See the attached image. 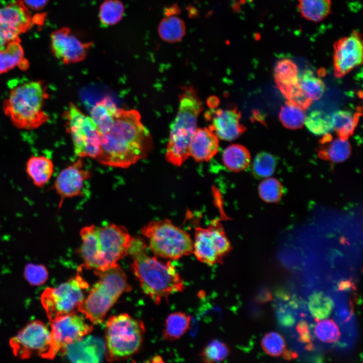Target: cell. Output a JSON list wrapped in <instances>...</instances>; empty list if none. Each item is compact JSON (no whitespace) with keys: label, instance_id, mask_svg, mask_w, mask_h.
<instances>
[{"label":"cell","instance_id":"cell-1","mask_svg":"<svg viewBox=\"0 0 363 363\" xmlns=\"http://www.w3.org/2000/svg\"><path fill=\"white\" fill-rule=\"evenodd\" d=\"M153 146L140 112L118 108L110 127L100 134V153L96 160L104 166L126 168L147 157Z\"/></svg>","mask_w":363,"mask_h":363},{"label":"cell","instance_id":"cell-2","mask_svg":"<svg viewBox=\"0 0 363 363\" xmlns=\"http://www.w3.org/2000/svg\"><path fill=\"white\" fill-rule=\"evenodd\" d=\"M79 253L87 269L104 271L118 264L128 254L134 237L124 226L115 224L98 227L94 224L82 228Z\"/></svg>","mask_w":363,"mask_h":363},{"label":"cell","instance_id":"cell-3","mask_svg":"<svg viewBox=\"0 0 363 363\" xmlns=\"http://www.w3.org/2000/svg\"><path fill=\"white\" fill-rule=\"evenodd\" d=\"M146 245L140 238H134L129 250L131 267L143 292L157 305L163 299L185 289L184 281L170 262L166 264L149 256Z\"/></svg>","mask_w":363,"mask_h":363},{"label":"cell","instance_id":"cell-4","mask_svg":"<svg viewBox=\"0 0 363 363\" xmlns=\"http://www.w3.org/2000/svg\"><path fill=\"white\" fill-rule=\"evenodd\" d=\"M48 97L43 81H28L11 88L8 97L4 101L3 109L17 128L36 129L49 119L44 110Z\"/></svg>","mask_w":363,"mask_h":363},{"label":"cell","instance_id":"cell-5","mask_svg":"<svg viewBox=\"0 0 363 363\" xmlns=\"http://www.w3.org/2000/svg\"><path fill=\"white\" fill-rule=\"evenodd\" d=\"M202 109V102L196 90L192 86L183 88L178 111L170 126L165 153L166 160L172 165L179 166L190 156V144Z\"/></svg>","mask_w":363,"mask_h":363},{"label":"cell","instance_id":"cell-6","mask_svg":"<svg viewBox=\"0 0 363 363\" xmlns=\"http://www.w3.org/2000/svg\"><path fill=\"white\" fill-rule=\"evenodd\" d=\"M94 273L99 278L78 307V311L92 323L99 324L120 295L131 288L118 265L104 271L95 270Z\"/></svg>","mask_w":363,"mask_h":363},{"label":"cell","instance_id":"cell-7","mask_svg":"<svg viewBox=\"0 0 363 363\" xmlns=\"http://www.w3.org/2000/svg\"><path fill=\"white\" fill-rule=\"evenodd\" d=\"M141 232L157 256L177 260L193 253V242L190 235L169 219L150 221L142 227Z\"/></svg>","mask_w":363,"mask_h":363},{"label":"cell","instance_id":"cell-8","mask_svg":"<svg viewBox=\"0 0 363 363\" xmlns=\"http://www.w3.org/2000/svg\"><path fill=\"white\" fill-rule=\"evenodd\" d=\"M143 323L127 314L110 317L106 322V358L114 360L135 353L142 342Z\"/></svg>","mask_w":363,"mask_h":363},{"label":"cell","instance_id":"cell-9","mask_svg":"<svg viewBox=\"0 0 363 363\" xmlns=\"http://www.w3.org/2000/svg\"><path fill=\"white\" fill-rule=\"evenodd\" d=\"M63 117L76 155L81 158L96 159L100 153V134L90 116L71 103L65 111Z\"/></svg>","mask_w":363,"mask_h":363},{"label":"cell","instance_id":"cell-10","mask_svg":"<svg viewBox=\"0 0 363 363\" xmlns=\"http://www.w3.org/2000/svg\"><path fill=\"white\" fill-rule=\"evenodd\" d=\"M88 287V283L78 272L58 286L45 289L41 301L49 321L78 311V307L84 299L85 290Z\"/></svg>","mask_w":363,"mask_h":363},{"label":"cell","instance_id":"cell-11","mask_svg":"<svg viewBox=\"0 0 363 363\" xmlns=\"http://www.w3.org/2000/svg\"><path fill=\"white\" fill-rule=\"evenodd\" d=\"M220 220L214 219L207 227L195 228L193 253L199 261L210 266L221 263L231 250Z\"/></svg>","mask_w":363,"mask_h":363},{"label":"cell","instance_id":"cell-12","mask_svg":"<svg viewBox=\"0 0 363 363\" xmlns=\"http://www.w3.org/2000/svg\"><path fill=\"white\" fill-rule=\"evenodd\" d=\"M14 354L26 359L34 354L47 359L54 356L52 351L50 330L42 322L29 323L10 341Z\"/></svg>","mask_w":363,"mask_h":363},{"label":"cell","instance_id":"cell-13","mask_svg":"<svg viewBox=\"0 0 363 363\" xmlns=\"http://www.w3.org/2000/svg\"><path fill=\"white\" fill-rule=\"evenodd\" d=\"M93 326L76 312L62 316L51 321L50 334L54 356L65 346L88 334Z\"/></svg>","mask_w":363,"mask_h":363},{"label":"cell","instance_id":"cell-14","mask_svg":"<svg viewBox=\"0 0 363 363\" xmlns=\"http://www.w3.org/2000/svg\"><path fill=\"white\" fill-rule=\"evenodd\" d=\"M362 44L361 35L356 30L335 42L333 62L335 77H343L362 64Z\"/></svg>","mask_w":363,"mask_h":363},{"label":"cell","instance_id":"cell-15","mask_svg":"<svg viewBox=\"0 0 363 363\" xmlns=\"http://www.w3.org/2000/svg\"><path fill=\"white\" fill-rule=\"evenodd\" d=\"M50 42L53 54L65 64L83 60L93 44L92 42L81 41L68 27L53 31L50 35Z\"/></svg>","mask_w":363,"mask_h":363},{"label":"cell","instance_id":"cell-16","mask_svg":"<svg viewBox=\"0 0 363 363\" xmlns=\"http://www.w3.org/2000/svg\"><path fill=\"white\" fill-rule=\"evenodd\" d=\"M35 20L24 2L17 0L0 8V34L8 42L19 39V35L31 28Z\"/></svg>","mask_w":363,"mask_h":363},{"label":"cell","instance_id":"cell-17","mask_svg":"<svg viewBox=\"0 0 363 363\" xmlns=\"http://www.w3.org/2000/svg\"><path fill=\"white\" fill-rule=\"evenodd\" d=\"M90 177L91 172L84 167L81 158L62 170L53 184L60 198L59 207L64 200L81 196L84 183Z\"/></svg>","mask_w":363,"mask_h":363},{"label":"cell","instance_id":"cell-18","mask_svg":"<svg viewBox=\"0 0 363 363\" xmlns=\"http://www.w3.org/2000/svg\"><path fill=\"white\" fill-rule=\"evenodd\" d=\"M205 117L211 122L209 127L218 138L224 141L236 139L246 130L240 123L241 113L236 107L224 109H211L205 113Z\"/></svg>","mask_w":363,"mask_h":363},{"label":"cell","instance_id":"cell-19","mask_svg":"<svg viewBox=\"0 0 363 363\" xmlns=\"http://www.w3.org/2000/svg\"><path fill=\"white\" fill-rule=\"evenodd\" d=\"M103 340L88 336L63 347L59 352L73 362H99L106 351Z\"/></svg>","mask_w":363,"mask_h":363},{"label":"cell","instance_id":"cell-20","mask_svg":"<svg viewBox=\"0 0 363 363\" xmlns=\"http://www.w3.org/2000/svg\"><path fill=\"white\" fill-rule=\"evenodd\" d=\"M218 139L209 127L197 129L190 144V156L197 162L208 161L218 151Z\"/></svg>","mask_w":363,"mask_h":363},{"label":"cell","instance_id":"cell-21","mask_svg":"<svg viewBox=\"0 0 363 363\" xmlns=\"http://www.w3.org/2000/svg\"><path fill=\"white\" fill-rule=\"evenodd\" d=\"M25 171L36 187H44L51 179L54 172L52 160L43 155H32L27 161Z\"/></svg>","mask_w":363,"mask_h":363},{"label":"cell","instance_id":"cell-22","mask_svg":"<svg viewBox=\"0 0 363 363\" xmlns=\"http://www.w3.org/2000/svg\"><path fill=\"white\" fill-rule=\"evenodd\" d=\"M323 136L320 141L322 147L318 152L320 158L339 163L346 161L350 157L351 147L347 139L339 137L333 139L329 133Z\"/></svg>","mask_w":363,"mask_h":363},{"label":"cell","instance_id":"cell-23","mask_svg":"<svg viewBox=\"0 0 363 363\" xmlns=\"http://www.w3.org/2000/svg\"><path fill=\"white\" fill-rule=\"evenodd\" d=\"M274 74L277 86L286 98L298 84L299 74L296 65L290 59L282 58L276 63Z\"/></svg>","mask_w":363,"mask_h":363},{"label":"cell","instance_id":"cell-24","mask_svg":"<svg viewBox=\"0 0 363 363\" xmlns=\"http://www.w3.org/2000/svg\"><path fill=\"white\" fill-rule=\"evenodd\" d=\"M29 63L24 57L20 39L11 41L0 50V75L18 67L23 70L28 68Z\"/></svg>","mask_w":363,"mask_h":363},{"label":"cell","instance_id":"cell-25","mask_svg":"<svg viewBox=\"0 0 363 363\" xmlns=\"http://www.w3.org/2000/svg\"><path fill=\"white\" fill-rule=\"evenodd\" d=\"M118 108L109 97H104L93 106L90 116L100 134L105 132L110 127Z\"/></svg>","mask_w":363,"mask_h":363},{"label":"cell","instance_id":"cell-26","mask_svg":"<svg viewBox=\"0 0 363 363\" xmlns=\"http://www.w3.org/2000/svg\"><path fill=\"white\" fill-rule=\"evenodd\" d=\"M160 38L169 43H175L182 40L186 35L185 22L175 15H165L158 26Z\"/></svg>","mask_w":363,"mask_h":363},{"label":"cell","instance_id":"cell-27","mask_svg":"<svg viewBox=\"0 0 363 363\" xmlns=\"http://www.w3.org/2000/svg\"><path fill=\"white\" fill-rule=\"evenodd\" d=\"M225 166L233 172H240L250 165L251 157L249 150L244 146L233 144L227 146L222 154Z\"/></svg>","mask_w":363,"mask_h":363},{"label":"cell","instance_id":"cell-28","mask_svg":"<svg viewBox=\"0 0 363 363\" xmlns=\"http://www.w3.org/2000/svg\"><path fill=\"white\" fill-rule=\"evenodd\" d=\"M301 15L306 19L319 22L325 19L331 11V0H298Z\"/></svg>","mask_w":363,"mask_h":363},{"label":"cell","instance_id":"cell-29","mask_svg":"<svg viewBox=\"0 0 363 363\" xmlns=\"http://www.w3.org/2000/svg\"><path fill=\"white\" fill-rule=\"evenodd\" d=\"M359 112L353 113L349 110H340L331 116L333 129L338 137L347 139L353 133L357 125Z\"/></svg>","mask_w":363,"mask_h":363},{"label":"cell","instance_id":"cell-30","mask_svg":"<svg viewBox=\"0 0 363 363\" xmlns=\"http://www.w3.org/2000/svg\"><path fill=\"white\" fill-rule=\"evenodd\" d=\"M191 318L184 313L178 312L170 314L166 318L163 336L166 340L173 341L180 338L188 330Z\"/></svg>","mask_w":363,"mask_h":363},{"label":"cell","instance_id":"cell-31","mask_svg":"<svg viewBox=\"0 0 363 363\" xmlns=\"http://www.w3.org/2000/svg\"><path fill=\"white\" fill-rule=\"evenodd\" d=\"M298 84L304 95L312 102L320 99L325 90L322 80L311 70H306L299 75Z\"/></svg>","mask_w":363,"mask_h":363},{"label":"cell","instance_id":"cell-32","mask_svg":"<svg viewBox=\"0 0 363 363\" xmlns=\"http://www.w3.org/2000/svg\"><path fill=\"white\" fill-rule=\"evenodd\" d=\"M279 118L286 128L295 130L304 125L306 115L303 108L287 101L281 108Z\"/></svg>","mask_w":363,"mask_h":363},{"label":"cell","instance_id":"cell-33","mask_svg":"<svg viewBox=\"0 0 363 363\" xmlns=\"http://www.w3.org/2000/svg\"><path fill=\"white\" fill-rule=\"evenodd\" d=\"M304 125L316 135H324L333 130L331 116L320 110L312 111L306 116Z\"/></svg>","mask_w":363,"mask_h":363},{"label":"cell","instance_id":"cell-34","mask_svg":"<svg viewBox=\"0 0 363 363\" xmlns=\"http://www.w3.org/2000/svg\"><path fill=\"white\" fill-rule=\"evenodd\" d=\"M124 12V6L119 0H106L99 8V20L104 26L113 25L121 20Z\"/></svg>","mask_w":363,"mask_h":363},{"label":"cell","instance_id":"cell-35","mask_svg":"<svg viewBox=\"0 0 363 363\" xmlns=\"http://www.w3.org/2000/svg\"><path fill=\"white\" fill-rule=\"evenodd\" d=\"M277 166V160L272 154L265 151L259 153L254 160L252 171L255 177L267 178L274 173Z\"/></svg>","mask_w":363,"mask_h":363},{"label":"cell","instance_id":"cell-36","mask_svg":"<svg viewBox=\"0 0 363 363\" xmlns=\"http://www.w3.org/2000/svg\"><path fill=\"white\" fill-rule=\"evenodd\" d=\"M258 193L260 197L263 201L268 203H274L281 199L283 194V188L278 179L268 177L259 184Z\"/></svg>","mask_w":363,"mask_h":363},{"label":"cell","instance_id":"cell-37","mask_svg":"<svg viewBox=\"0 0 363 363\" xmlns=\"http://www.w3.org/2000/svg\"><path fill=\"white\" fill-rule=\"evenodd\" d=\"M333 306L332 299L323 292L315 293L309 299V310L316 319H325L329 317Z\"/></svg>","mask_w":363,"mask_h":363},{"label":"cell","instance_id":"cell-38","mask_svg":"<svg viewBox=\"0 0 363 363\" xmlns=\"http://www.w3.org/2000/svg\"><path fill=\"white\" fill-rule=\"evenodd\" d=\"M228 354L229 349L225 343L213 340L204 348L201 356L203 361L214 362L223 361Z\"/></svg>","mask_w":363,"mask_h":363},{"label":"cell","instance_id":"cell-39","mask_svg":"<svg viewBox=\"0 0 363 363\" xmlns=\"http://www.w3.org/2000/svg\"><path fill=\"white\" fill-rule=\"evenodd\" d=\"M315 333L322 341L327 343L336 342L340 333L336 323L331 319L323 320L316 325Z\"/></svg>","mask_w":363,"mask_h":363},{"label":"cell","instance_id":"cell-40","mask_svg":"<svg viewBox=\"0 0 363 363\" xmlns=\"http://www.w3.org/2000/svg\"><path fill=\"white\" fill-rule=\"evenodd\" d=\"M261 344L264 350L271 356H278L284 351V339L280 334L275 332L265 334Z\"/></svg>","mask_w":363,"mask_h":363},{"label":"cell","instance_id":"cell-41","mask_svg":"<svg viewBox=\"0 0 363 363\" xmlns=\"http://www.w3.org/2000/svg\"><path fill=\"white\" fill-rule=\"evenodd\" d=\"M24 275L31 284L38 286L47 280L48 272L43 265L29 263L25 268Z\"/></svg>","mask_w":363,"mask_h":363},{"label":"cell","instance_id":"cell-42","mask_svg":"<svg viewBox=\"0 0 363 363\" xmlns=\"http://www.w3.org/2000/svg\"><path fill=\"white\" fill-rule=\"evenodd\" d=\"M49 0H24L25 3L30 8L39 10L42 9L47 4Z\"/></svg>","mask_w":363,"mask_h":363},{"label":"cell","instance_id":"cell-43","mask_svg":"<svg viewBox=\"0 0 363 363\" xmlns=\"http://www.w3.org/2000/svg\"><path fill=\"white\" fill-rule=\"evenodd\" d=\"M300 334L299 337V341L302 343H310L311 341V335L308 329L298 332Z\"/></svg>","mask_w":363,"mask_h":363},{"label":"cell","instance_id":"cell-44","mask_svg":"<svg viewBox=\"0 0 363 363\" xmlns=\"http://www.w3.org/2000/svg\"><path fill=\"white\" fill-rule=\"evenodd\" d=\"M351 287V283L349 281H344L340 282L339 285V288L340 290L348 289Z\"/></svg>","mask_w":363,"mask_h":363},{"label":"cell","instance_id":"cell-45","mask_svg":"<svg viewBox=\"0 0 363 363\" xmlns=\"http://www.w3.org/2000/svg\"><path fill=\"white\" fill-rule=\"evenodd\" d=\"M283 352H284V354H283L284 357L287 359H291L292 357H295V355H296V354L295 355L294 353H292L291 352L289 351H285V352L283 351Z\"/></svg>","mask_w":363,"mask_h":363},{"label":"cell","instance_id":"cell-46","mask_svg":"<svg viewBox=\"0 0 363 363\" xmlns=\"http://www.w3.org/2000/svg\"><path fill=\"white\" fill-rule=\"evenodd\" d=\"M8 43V42L6 39L1 34H0V50L3 49Z\"/></svg>","mask_w":363,"mask_h":363},{"label":"cell","instance_id":"cell-47","mask_svg":"<svg viewBox=\"0 0 363 363\" xmlns=\"http://www.w3.org/2000/svg\"><path fill=\"white\" fill-rule=\"evenodd\" d=\"M0 229H1V226H0Z\"/></svg>","mask_w":363,"mask_h":363}]
</instances>
